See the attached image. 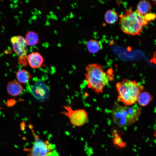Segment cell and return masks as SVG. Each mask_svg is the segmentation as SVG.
I'll return each mask as SVG.
<instances>
[{"label":"cell","mask_w":156,"mask_h":156,"mask_svg":"<svg viewBox=\"0 0 156 156\" xmlns=\"http://www.w3.org/2000/svg\"><path fill=\"white\" fill-rule=\"evenodd\" d=\"M153 96L148 92L144 91L139 95L137 102L138 104L141 106L147 105L153 99Z\"/></svg>","instance_id":"obj_11"},{"label":"cell","mask_w":156,"mask_h":156,"mask_svg":"<svg viewBox=\"0 0 156 156\" xmlns=\"http://www.w3.org/2000/svg\"><path fill=\"white\" fill-rule=\"evenodd\" d=\"M152 6L150 3L146 0L141 1L138 4L137 10L141 14L144 15L150 11Z\"/></svg>","instance_id":"obj_12"},{"label":"cell","mask_w":156,"mask_h":156,"mask_svg":"<svg viewBox=\"0 0 156 156\" xmlns=\"http://www.w3.org/2000/svg\"><path fill=\"white\" fill-rule=\"evenodd\" d=\"M135 104L123 106L118 101L114 102L112 114L113 121L117 126L121 127H127L139 120L142 109L140 107Z\"/></svg>","instance_id":"obj_2"},{"label":"cell","mask_w":156,"mask_h":156,"mask_svg":"<svg viewBox=\"0 0 156 156\" xmlns=\"http://www.w3.org/2000/svg\"><path fill=\"white\" fill-rule=\"evenodd\" d=\"M86 47L90 53H95L100 49L101 46L98 41L94 39H91L87 42L86 43Z\"/></svg>","instance_id":"obj_15"},{"label":"cell","mask_w":156,"mask_h":156,"mask_svg":"<svg viewBox=\"0 0 156 156\" xmlns=\"http://www.w3.org/2000/svg\"><path fill=\"white\" fill-rule=\"evenodd\" d=\"M85 80L88 87L96 93H102L105 86L114 79L112 74L105 72L98 64H90L85 67Z\"/></svg>","instance_id":"obj_1"},{"label":"cell","mask_w":156,"mask_h":156,"mask_svg":"<svg viewBox=\"0 0 156 156\" xmlns=\"http://www.w3.org/2000/svg\"><path fill=\"white\" fill-rule=\"evenodd\" d=\"M16 77L20 83H28L31 77L29 72L25 69H21L17 71Z\"/></svg>","instance_id":"obj_14"},{"label":"cell","mask_w":156,"mask_h":156,"mask_svg":"<svg viewBox=\"0 0 156 156\" xmlns=\"http://www.w3.org/2000/svg\"><path fill=\"white\" fill-rule=\"evenodd\" d=\"M13 49L19 57L20 65L27 64V44L25 38L21 36L12 37L11 39Z\"/></svg>","instance_id":"obj_7"},{"label":"cell","mask_w":156,"mask_h":156,"mask_svg":"<svg viewBox=\"0 0 156 156\" xmlns=\"http://www.w3.org/2000/svg\"><path fill=\"white\" fill-rule=\"evenodd\" d=\"M119 25L122 31L127 34L140 35L144 27L149 22L146 21L144 15L132 8L126 10L124 14L120 15Z\"/></svg>","instance_id":"obj_3"},{"label":"cell","mask_w":156,"mask_h":156,"mask_svg":"<svg viewBox=\"0 0 156 156\" xmlns=\"http://www.w3.org/2000/svg\"><path fill=\"white\" fill-rule=\"evenodd\" d=\"M6 89L8 93L13 96L20 95L23 89L20 83L16 80H13L9 82L7 85Z\"/></svg>","instance_id":"obj_10"},{"label":"cell","mask_w":156,"mask_h":156,"mask_svg":"<svg viewBox=\"0 0 156 156\" xmlns=\"http://www.w3.org/2000/svg\"><path fill=\"white\" fill-rule=\"evenodd\" d=\"M144 16L146 21L149 22L150 21L153 20L155 18L156 15L154 13H149L144 15Z\"/></svg>","instance_id":"obj_17"},{"label":"cell","mask_w":156,"mask_h":156,"mask_svg":"<svg viewBox=\"0 0 156 156\" xmlns=\"http://www.w3.org/2000/svg\"><path fill=\"white\" fill-rule=\"evenodd\" d=\"M64 110L62 114L67 116L71 124L73 125L79 127L83 126L86 122L88 119V114L83 109H73L69 105H64Z\"/></svg>","instance_id":"obj_6"},{"label":"cell","mask_w":156,"mask_h":156,"mask_svg":"<svg viewBox=\"0 0 156 156\" xmlns=\"http://www.w3.org/2000/svg\"><path fill=\"white\" fill-rule=\"evenodd\" d=\"M42 84L41 82H38L31 85L27 84V90L36 98L38 99L42 98L44 96V92Z\"/></svg>","instance_id":"obj_9"},{"label":"cell","mask_w":156,"mask_h":156,"mask_svg":"<svg viewBox=\"0 0 156 156\" xmlns=\"http://www.w3.org/2000/svg\"><path fill=\"white\" fill-rule=\"evenodd\" d=\"M25 39L27 45L30 46L38 44L39 40L38 34L34 31H29L27 33Z\"/></svg>","instance_id":"obj_13"},{"label":"cell","mask_w":156,"mask_h":156,"mask_svg":"<svg viewBox=\"0 0 156 156\" xmlns=\"http://www.w3.org/2000/svg\"><path fill=\"white\" fill-rule=\"evenodd\" d=\"M34 134L35 140L30 150V156H57L55 146L48 141H44Z\"/></svg>","instance_id":"obj_5"},{"label":"cell","mask_w":156,"mask_h":156,"mask_svg":"<svg viewBox=\"0 0 156 156\" xmlns=\"http://www.w3.org/2000/svg\"><path fill=\"white\" fill-rule=\"evenodd\" d=\"M116 88L118 100L125 106H130L137 102L138 96L144 89V87L136 81L126 79L117 83Z\"/></svg>","instance_id":"obj_4"},{"label":"cell","mask_w":156,"mask_h":156,"mask_svg":"<svg viewBox=\"0 0 156 156\" xmlns=\"http://www.w3.org/2000/svg\"><path fill=\"white\" fill-rule=\"evenodd\" d=\"M27 60L29 66L33 68H40L44 62L42 56L37 52H33L29 54L27 56Z\"/></svg>","instance_id":"obj_8"},{"label":"cell","mask_w":156,"mask_h":156,"mask_svg":"<svg viewBox=\"0 0 156 156\" xmlns=\"http://www.w3.org/2000/svg\"><path fill=\"white\" fill-rule=\"evenodd\" d=\"M118 16L117 13L114 10H109L107 11L105 15V19L107 23L112 24L118 20Z\"/></svg>","instance_id":"obj_16"}]
</instances>
